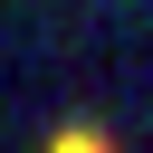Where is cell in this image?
<instances>
[{"label": "cell", "instance_id": "obj_1", "mask_svg": "<svg viewBox=\"0 0 153 153\" xmlns=\"http://www.w3.org/2000/svg\"><path fill=\"white\" fill-rule=\"evenodd\" d=\"M48 153H115V143H105L96 124H57V134H48Z\"/></svg>", "mask_w": 153, "mask_h": 153}]
</instances>
